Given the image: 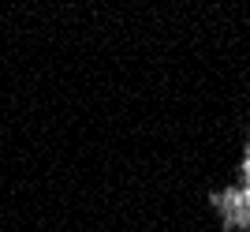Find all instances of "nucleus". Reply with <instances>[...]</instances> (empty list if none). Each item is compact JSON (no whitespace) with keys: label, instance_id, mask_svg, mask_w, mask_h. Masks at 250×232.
Instances as JSON below:
<instances>
[{"label":"nucleus","instance_id":"obj_1","mask_svg":"<svg viewBox=\"0 0 250 232\" xmlns=\"http://www.w3.org/2000/svg\"><path fill=\"white\" fill-rule=\"evenodd\" d=\"M209 206L220 213V229L224 232H250V187H220L209 195Z\"/></svg>","mask_w":250,"mask_h":232},{"label":"nucleus","instance_id":"obj_2","mask_svg":"<svg viewBox=\"0 0 250 232\" xmlns=\"http://www.w3.org/2000/svg\"><path fill=\"white\" fill-rule=\"evenodd\" d=\"M243 184L250 187V142H247V150H243Z\"/></svg>","mask_w":250,"mask_h":232}]
</instances>
